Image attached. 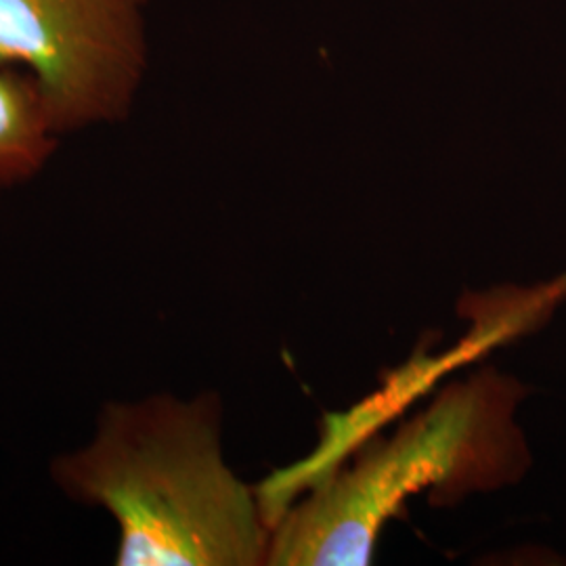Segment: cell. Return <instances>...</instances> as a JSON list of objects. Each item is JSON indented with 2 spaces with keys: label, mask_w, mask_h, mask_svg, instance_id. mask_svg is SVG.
<instances>
[{
  "label": "cell",
  "mask_w": 566,
  "mask_h": 566,
  "mask_svg": "<svg viewBox=\"0 0 566 566\" xmlns=\"http://www.w3.org/2000/svg\"><path fill=\"white\" fill-rule=\"evenodd\" d=\"M57 133L34 78L0 72V189L32 177L53 149Z\"/></svg>",
  "instance_id": "cell-4"
},
{
  "label": "cell",
  "mask_w": 566,
  "mask_h": 566,
  "mask_svg": "<svg viewBox=\"0 0 566 566\" xmlns=\"http://www.w3.org/2000/svg\"><path fill=\"white\" fill-rule=\"evenodd\" d=\"M65 493L112 514L120 566L266 565L271 526L227 465L214 395H156L103 411L88 446L61 458Z\"/></svg>",
  "instance_id": "cell-1"
},
{
  "label": "cell",
  "mask_w": 566,
  "mask_h": 566,
  "mask_svg": "<svg viewBox=\"0 0 566 566\" xmlns=\"http://www.w3.org/2000/svg\"><path fill=\"white\" fill-rule=\"evenodd\" d=\"M142 0H0V70L32 72L57 130L114 120L143 63Z\"/></svg>",
  "instance_id": "cell-3"
},
{
  "label": "cell",
  "mask_w": 566,
  "mask_h": 566,
  "mask_svg": "<svg viewBox=\"0 0 566 566\" xmlns=\"http://www.w3.org/2000/svg\"><path fill=\"white\" fill-rule=\"evenodd\" d=\"M547 290H549V294H552V298L556 301V303H560V301H565L566 298V271L560 275V277H556V280H552V282H547Z\"/></svg>",
  "instance_id": "cell-5"
},
{
  "label": "cell",
  "mask_w": 566,
  "mask_h": 566,
  "mask_svg": "<svg viewBox=\"0 0 566 566\" xmlns=\"http://www.w3.org/2000/svg\"><path fill=\"white\" fill-rule=\"evenodd\" d=\"M526 388L493 367L453 382L386 439L361 441L350 464L306 486L271 528L266 565L364 566L405 502L432 504L518 483L531 465L516 409Z\"/></svg>",
  "instance_id": "cell-2"
}]
</instances>
